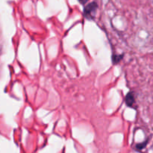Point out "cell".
Returning a JSON list of instances; mask_svg holds the SVG:
<instances>
[{"label": "cell", "mask_w": 153, "mask_h": 153, "mask_svg": "<svg viewBox=\"0 0 153 153\" xmlns=\"http://www.w3.org/2000/svg\"><path fill=\"white\" fill-rule=\"evenodd\" d=\"M98 8V5L96 2H91L88 4L86 7L85 8L84 10V14L87 18H92L94 17V14L97 11V9Z\"/></svg>", "instance_id": "obj_1"}, {"label": "cell", "mask_w": 153, "mask_h": 153, "mask_svg": "<svg viewBox=\"0 0 153 153\" xmlns=\"http://www.w3.org/2000/svg\"><path fill=\"white\" fill-rule=\"evenodd\" d=\"M134 94L133 92H129L126 97V103L128 106H132L134 104Z\"/></svg>", "instance_id": "obj_2"}, {"label": "cell", "mask_w": 153, "mask_h": 153, "mask_svg": "<svg viewBox=\"0 0 153 153\" xmlns=\"http://www.w3.org/2000/svg\"><path fill=\"white\" fill-rule=\"evenodd\" d=\"M146 143H147V142H143V143L137 144V145L136 146V147H137V149H142V148H143L145 146H146Z\"/></svg>", "instance_id": "obj_3"}, {"label": "cell", "mask_w": 153, "mask_h": 153, "mask_svg": "<svg viewBox=\"0 0 153 153\" xmlns=\"http://www.w3.org/2000/svg\"><path fill=\"white\" fill-rule=\"evenodd\" d=\"M79 2L81 3V4H85V3L88 2L89 1V0H79Z\"/></svg>", "instance_id": "obj_4"}]
</instances>
